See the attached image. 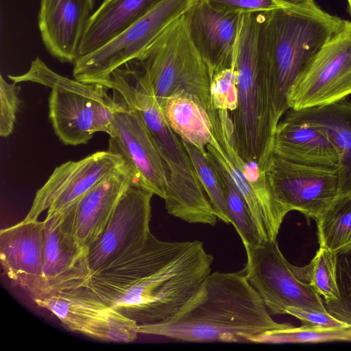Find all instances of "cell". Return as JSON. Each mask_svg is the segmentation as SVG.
Returning <instances> with one entry per match:
<instances>
[{
    "mask_svg": "<svg viewBox=\"0 0 351 351\" xmlns=\"http://www.w3.org/2000/svg\"><path fill=\"white\" fill-rule=\"evenodd\" d=\"M334 252L339 298L324 304L329 314L347 324L351 330V242Z\"/></svg>",
    "mask_w": 351,
    "mask_h": 351,
    "instance_id": "30",
    "label": "cell"
},
{
    "mask_svg": "<svg viewBox=\"0 0 351 351\" xmlns=\"http://www.w3.org/2000/svg\"><path fill=\"white\" fill-rule=\"evenodd\" d=\"M167 169L165 208L167 213L190 223L215 226L217 217L182 140L168 125L162 112L147 123Z\"/></svg>",
    "mask_w": 351,
    "mask_h": 351,
    "instance_id": "7",
    "label": "cell"
},
{
    "mask_svg": "<svg viewBox=\"0 0 351 351\" xmlns=\"http://www.w3.org/2000/svg\"><path fill=\"white\" fill-rule=\"evenodd\" d=\"M293 326L271 318L243 271H215L171 319L138 325L137 330L188 342L251 343L267 331Z\"/></svg>",
    "mask_w": 351,
    "mask_h": 351,
    "instance_id": "2",
    "label": "cell"
},
{
    "mask_svg": "<svg viewBox=\"0 0 351 351\" xmlns=\"http://www.w3.org/2000/svg\"><path fill=\"white\" fill-rule=\"evenodd\" d=\"M199 0H162L125 30L96 51L73 64V78L104 84L111 73L137 58L174 20L186 14Z\"/></svg>",
    "mask_w": 351,
    "mask_h": 351,
    "instance_id": "8",
    "label": "cell"
},
{
    "mask_svg": "<svg viewBox=\"0 0 351 351\" xmlns=\"http://www.w3.org/2000/svg\"><path fill=\"white\" fill-rule=\"evenodd\" d=\"M245 249L247 263L242 271L270 314H286L289 308L327 312L313 287L296 276L276 240Z\"/></svg>",
    "mask_w": 351,
    "mask_h": 351,
    "instance_id": "9",
    "label": "cell"
},
{
    "mask_svg": "<svg viewBox=\"0 0 351 351\" xmlns=\"http://www.w3.org/2000/svg\"><path fill=\"white\" fill-rule=\"evenodd\" d=\"M210 95L215 110L234 112L237 108L238 89L234 66L223 69L212 77Z\"/></svg>",
    "mask_w": 351,
    "mask_h": 351,
    "instance_id": "32",
    "label": "cell"
},
{
    "mask_svg": "<svg viewBox=\"0 0 351 351\" xmlns=\"http://www.w3.org/2000/svg\"><path fill=\"white\" fill-rule=\"evenodd\" d=\"M273 154L304 165L336 169L337 152L317 128L286 114L278 123L273 138Z\"/></svg>",
    "mask_w": 351,
    "mask_h": 351,
    "instance_id": "20",
    "label": "cell"
},
{
    "mask_svg": "<svg viewBox=\"0 0 351 351\" xmlns=\"http://www.w3.org/2000/svg\"><path fill=\"white\" fill-rule=\"evenodd\" d=\"M158 104L168 125L180 138L207 156L213 123L203 105L188 94L171 96Z\"/></svg>",
    "mask_w": 351,
    "mask_h": 351,
    "instance_id": "24",
    "label": "cell"
},
{
    "mask_svg": "<svg viewBox=\"0 0 351 351\" xmlns=\"http://www.w3.org/2000/svg\"><path fill=\"white\" fill-rule=\"evenodd\" d=\"M117 101L108 149L120 155L134 172L136 184L164 199L167 169L159 150L138 112L121 95L112 90Z\"/></svg>",
    "mask_w": 351,
    "mask_h": 351,
    "instance_id": "15",
    "label": "cell"
},
{
    "mask_svg": "<svg viewBox=\"0 0 351 351\" xmlns=\"http://www.w3.org/2000/svg\"><path fill=\"white\" fill-rule=\"evenodd\" d=\"M351 339V330H325L302 325L300 327H291L284 329L267 331L254 337L251 343H281L317 342L332 340H346Z\"/></svg>",
    "mask_w": 351,
    "mask_h": 351,
    "instance_id": "31",
    "label": "cell"
},
{
    "mask_svg": "<svg viewBox=\"0 0 351 351\" xmlns=\"http://www.w3.org/2000/svg\"><path fill=\"white\" fill-rule=\"evenodd\" d=\"M14 83L34 82L49 87V118L53 131L66 145L86 144L97 132L108 134L117 101L105 85L85 83L63 76L50 69L39 57L27 71L8 75Z\"/></svg>",
    "mask_w": 351,
    "mask_h": 351,
    "instance_id": "5",
    "label": "cell"
},
{
    "mask_svg": "<svg viewBox=\"0 0 351 351\" xmlns=\"http://www.w3.org/2000/svg\"><path fill=\"white\" fill-rule=\"evenodd\" d=\"M132 183L136 184L135 176L128 168L108 177L77 202L74 227L82 247L88 250L99 237L123 193Z\"/></svg>",
    "mask_w": 351,
    "mask_h": 351,
    "instance_id": "21",
    "label": "cell"
},
{
    "mask_svg": "<svg viewBox=\"0 0 351 351\" xmlns=\"http://www.w3.org/2000/svg\"><path fill=\"white\" fill-rule=\"evenodd\" d=\"M182 143L218 219L231 223L221 180L212 157L208 153L204 156L195 147Z\"/></svg>",
    "mask_w": 351,
    "mask_h": 351,
    "instance_id": "28",
    "label": "cell"
},
{
    "mask_svg": "<svg viewBox=\"0 0 351 351\" xmlns=\"http://www.w3.org/2000/svg\"><path fill=\"white\" fill-rule=\"evenodd\" d=\"M158 103L178 94L197 99L213 114L208 69L191 40L186 14L171 22L137 57Z\"/></svg>",
    "mask_w": 351,
    "mask_h": 351,
    "instance_id": "6",
    "label": "cell"
},
{
    "mask_svg": "<svg viewBox=\"0 0 351 351\" xmlns=\"http://www.w3.org/2000/svg\"><path fill=\"white\" fill-rule=\"evenodd\" d=\"M55 315L67 329L109 342L131 343L138 324L107 305L86 286L33 300Z\"/></svg>",
    "mask_w": 351,
    "mask_h": 351,
    "instance_id": "11",
    "label": "cell"
},
{
    "mask_svg": "<svg viewBox=\"0 0 351 351\" xmlns=\"http://www.w3.org/2000/svg\"><path fill=\"white\" fill-rule=\"evenodd\" d=\"M319 247L336 251L351 242V194L338 196L315 220Z\"/></svg>",
    "mask_w": 351,
    "mask_h": 351,
    "instance_id": "26",
    "label": "cell"
},
{
    "mask_svg": "<svg viewBox=\"0 0 351 351\" xmlns=\"http://www.w3.org/2000/svg\"><path fill=\"white\" fill-rule=\"evenodd\" d=\"M235 158L256 198L264 220L267 241H276L286 215L279 204L265 169L244 160L236 147Z\"/></svg>",
    "mask_w": 351,
    "mask_h": 351,
    "instance_id": "25",
    "label": "cell"
},
{
    "mask_svg": "<svg viewBox=\"0 0 351 351\" xmlns=\"http://www.w3.org/2000/svg\"><path fill=\"white\" fill-rule=\"evenodd\" d=\"M213 160L221 180L231 223L240 236L245 247L258 245L261 240L245 202L226 173Z\"/></svg>",
    "mask_w": 351,
    "mask_h": 351,
    "instance_id": "29",
    "label": "cell"
},
{
    "mask_svg": "<svg viewBox=\"0 0 351 351\" xmlns=\"http://www.w3.org/2000/svg\"><path fill=\"white\" fill-rule=\"evenodd\" d=\"M77 203L61 212L47 214L43 221V283L38 299L87 285L91 274L88 250L80 245L75 232Z\"/></svg>",
    "mask_w": 351,
    "mask_h": 351,
    "instance_id": "14",
    "label": "cell"
},
{
    "mask_svg": "<svg viewBox=\"0 0 351 351\" xmlns=\"http://www.w3.org/2000/svg\"><path fill=\"white\" fill-rule=\"evenodd\" d=\"M94 0H40L38 24L47 51L61 62L73 63L93 14Z\"/></svg>",
    "mask_w": 351,
    "mask_h": 351,
    "instance_id": "18",
    "label": "cell"
},
{
    "mask_svg": "<svg viewBox=\"0 0 351 351\" xmlns=\"http://www.w3.org/2000/svg\"><path fill=\"white\" fill-rule=\"evenodd\" d=\"M128 168L120 155L109 149L59 165L36 193L24 220L38 219L46 210L47 214L64 210L106 178Z\"/></svg>",
    "mask_w": 351,
    "mask_h": 351,
    "instance_id": "12",
    "label": "cell"
},
{
    "mask_svg": "<svg viewBox=\"0 0 351 351\" xmlns=\"http://www.w3.org/2000/svg\"><path fill=\"white\" fill-rule=\"evenodd\" d=\"M265 171L286 215L298 210L316 220L340 195L337 168L304 165L272 154Z\"/></svg>",
    "mask_w": 351,
    "mask_h": 351,
    "instance_id": "13",
    "label": "cell"
},
{
    "mask_svg": "<svg viewBox=\"0 0 351 351\" xmlns=\"http://www.w3.org/2000/svg\"><path fill=\"white\" fill-rule=\"evenodd\" d=\"M286 314L294 316L301 321L302 325L308 327L325 330H350L347 324L336 319L328 312L289 308L286 310Z\"/></svg>",
    "mask_w": 351,
    "mask_h": 351,
    "instance_id": "35",
    "label": "cell"
},
{
    "mask_svg": "<svg viewBox=\"0 0 351 351\" xmlns=\"http://www.w3.org/2000/svg\"><path fill=\"white\" fill-rule=\"evenodd\" d=\"M44 222L22 221L1 229L0 261L12 282L32 300L39 298L43 283Z\"/></svg>",
    "mask_w": 351,
    "mask_h": 351,
    "instance_id": "17",
    "label": "cell"
},
{
    "mask_svg": "<svg viewBox=\"0 0 351 351\" xmlns=\"http://www.w3.org/2000/svg\"><path fill=\"white\" fill-rule=\"evenodd\" d=\"M153 195L135 183L126 189L103 232L88 248L91 274L144 245L151 233Z\"/></svg>",
    "mask_w": 351,
    "mask_h": 351,
    "instance_id": "16",
    "label": "cell"
},
{
    "mask_svg": "<svg viewBox=\"0 0 351 351\" xmlns=\"http://www.w3.org/2000/svg\"><path fill=\"white\" fill-rule=\"evenodd\" d=\"M343 22L322 10L314 0L263 13L260 53L284 114L289 109L288 97L293 85Z\"/></svg>",
    "mask_w": 351,
    "mask_h": 351,
    "instance_id": "4",
    "label": "cell"
},
{
    "mask_svg": "<svg viewBox=\"0 0 351 351\" xmlns=\"http://www.w3.org/2000/svg\"><path fill=\"white\" fill-rule=\"evenodd\" d=\"M348 3V11L351 16V0H346Z\"/></svg>",
    "mask_w": 351,
    "mask_h": 351,
    "instance_id": "36",
    "label": "cell"
},
{
    "mask_svg": "<svg viewBox=\"0 0 351 351\" xmlns=\"http://www.w3.org/2000/svg\"><path fill=\"white\" fill-rule=\"evenodd\" d=\"M213 259L199 241H164L150 233L142 247L92 273L86 287L138 325L162 323L197 291Z\"/></svg>",
    "mask_w": 351,
    "mask_h": 351,
    "instance_id": "1",
    "label": "cell"
},
{
    "mask_svg": "<svg viewBox=\"0 0 351 351\" xmlns=\"http://www.w3.org/2000/svg\"><path fill=\"white\" fill-rule=\"evenodd\" d=\"M227 14L265 13L297 5L306 0H202Z\"/></svg>",
    "mask_w": 351,
    "mask_h": 351,
    "instance_id": "33",
    "label": "cell"
},
{
    "mask_svg": "<svg viewBox=\"0 0 351 351\" xmlns=\"http://www.w3.org/2000/svg\"><path fill=\"white\" fill-rule=\"evenodd\" d=\"M263 13L241 14L234 66L238 106L231 119L239 155L263 169L271 154L276 128L283 116L273 80L259 50Z\"/></svg>",
    "mask_w": 351,
    "mask_h": 351,
    "instance_id": "3",
    "label": "cell"
},
{
    "mask_svg": "<svg viewBox=\"0 0 351 351\" xmlns=\"http://www.w3.org/2000/svg\"><path fill=\"white\" fill-rule=\"evenodd\" d=\"M351 94V21L320 49L291 88L289 109L302 110L342 101Z\"/></svg>",
    "mask_w": 351,
    "mask_h": 351,
    "instance_id": "10",
    "label": "cell"
},
{
    "mask_svg": "<svg viewBox=\"0 0 351 351\" xmlns=\"http://www.w3.org/2000/svg\"><path fill=\"white\" fill-rule=\"evenodd\" d=\"M286 114L326 134L338 156L339 194H351V103L341 101L302 110L289 109Z\"/></svg>",
    "mask_w": 351,
    "mask_h": 351,
    "instance_id": "22",
    "label": "cell"
},
{
    "mask_svg": "<svg viewBox=\"0 0 351 351\" xmlns=\"http://www.w3.org/2000/svg\"><path fill=\"white\" fill-rule=\"evenodd\" d=\"M293 270L301 280L311 284L320 295L324 296V302L338 299L334 251L319 247L308 265L302 267L294 266Z\"/></svg>",
    "mask_w": 351,
    "mask_h": 351,
    "instance_id": "27",
    "label": "cell"
},
{
    "mask_svg": "<svg viewBox=\"0 0 351 351\" xmlns=\"http://www.w3.org/2000/svg\"><path fill=\"white\" fill-rule=\"evenodd\" d=\"M161 1L103 0L88 22L81 42L79 58L106 45Z\"/></svg>",
    "mask_w": 351,
    "mask_h": 351,
    "instance_id": "23",
    "label": "cell"
},
{
    "mask_svg": "<svg viewBox=\"0 0 351 351\" xmlns=\"http://www.w3.org/2000/svg\"><path fill=\"white\" fill-rule=\"evenodd\" d=\"M20 87L9 83L1 75L0 77V135L9 136L14 129L20 106Z\"/></svg>",
    "mask_w": 351,
    "mask_h": 351,
    "instance_id": "34",
    "label": "cell"
},
{
    "mask_svg": "<svg viewBox=\"0 0 351 351\" xmlns=\"http://www.w3.org/2000/svg\"><path fill=\"white\" fill-rule=\"evenodd\" d=\"M241 15L219 12L202 0L186 13L191 40L211 79L215 73L234 67Z\"/></svg>",
    "mask_w": 351,
    "mask_h": 351,
    "instance_id": "19",
    "label": "cell"
}]
</instances>
